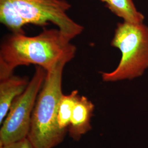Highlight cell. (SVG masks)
Returning a JSON list of instances; mask_svg holds the SVG:
<instances>
[{"mask_svg": "<svg viewBox=\"0 0 148 148\" xmlns=\"http://www.w3.org/2000/svg\"><path fill=\"white\" fill-rule=\"evenodd\" d=\"M58 29H45L35 36L13 34L0 49V80L13 75L18 66L37 65L46 71L58 62L74 58L76 46Z\"/></svg>", "mask_w": 148, "mask_h": 148, "instance_id": "6da1fadb", "label": "cell"}, {"mask_svg": "<svg viewBox=\"0 0 148 148\" xmlns=\"http://www.w3.org/2000/svg\"><path fill=\"white\" fill-rule=\"evenodd\" d=\"M69 62L64 59L47 71L32 112L28 139L36 148H53L62 143L67 131L61 130L57 122L59 106L63 95L64 69Z\"/></svg>", "mask_w": 148, "mask_h": 148, "instance_id": "7a4b0ae2", "label": "cell"}, {"mask_svg": "<svg viewBox=\"0 0 148 148\" xmlns=\"http://www.w3.org/2000/svg\"><path fill=\"white\" fill-rule=\"evenodd\" d=\"M111 45L120 50L121 59L114 71L102 73L104 81L133 79L148 68V27L143 23H118Z\"/></svg>", "mask_w": 148, "mask_h": 148, "instance_id": "3957f363", "label": "cell"}, {"mask_svg": "<svg viewBox=\"0 0 148 148\" xmlns=\"http://www.w3.org/2000/svg\"><path fill=\"white\" fill-rule=\"evenodd\" d=\"M47 71L37 66L26 90L12 103L0 130V145L27 137L37 96L42 87Z\"/></svg>", "mask_w": 148, "mask_h": 148, "instance_id": "277c9868", "label": "cell"}, {"mask_svg": "<svg viewBox=\"0 0 148 148\" xmlns=\"http://www.w3.org/2000/svg\"><path fill=\"white\" fill-rule=\"evenodd\" d=\"M11 1L27 24L43 27L52 23L71 40L84 29L67 14L71 5L66 0Z\"/></svg>", "mask_w": 148, "mask_h": 148, "instance_id": "5b68a950", "label": "cell"}, {"mask_svg": "<svg viewBox=\"0 0 148 148\" xmlns=\"http://www.w3.org/2000/svg\"><path fill=\"white\" fill-rule=\"evenodd\" d=\"M94 110V104L87 97L79 96L68 128L69 136L74 140L79 141L82 136L91 130Z\"/></svg>", "mask_w": 148, "mask_h": 148, "instance_id": "8992f818", "label": "cell"}, {"mask_svg": "<svg viewBox=\"0 0 148 148\" xmlns=\"http://www.w3.org/2000/svg\"><path fill=\"white\" fill-rule=\"evenodd\" d=\"M29 81L27 77L12 75L0 80V124L5 119L12 102L26 90Z\"/></svg>", "mask_w": 148, "mask_h": 148, "instance_id": "52a82bcc", "label": "cell"}, {"mask_svg": "<svg viewBox=\"0 0 148 148\" xmlns=\"http://www.w3.org/2000/svg\"><path fill=\"white\" fill-rule=\"evenodd\" d=\"M0 21L13 34H25L23 27L27 24L11 0H0Z\"/></svg>", "mask_w": 148, "mask_h": 148, "instance_id": "ba28073f", "label": "cell"}, {"mask_svg": "<svg viewBox=\"0 0 148 148\" xmlns=\"http://www.w3.org/2000/svg\"><path fill=\"white\" fill-rule=\"evenodd\" d=\"M108 8L125 22L132 24L143 23L144 17L137 10L132 0H109Z\"/></svg>", "mask_w": 148, "mask_h": 148, "instance_id": "9c48e42d", "label": "cell"}, {"mask_svg": "<svg viewBox=\"0 0 148 148\" xmlns=\"http://www.w3.org/2000/svg\"><path fill=\"white\" fill-rule=\"evenodd\" d=\"M79 91L74 90L69 95H63L59 106L57 122L59 127L63 130L67 131L74 107L79 96Z\"/></svg>", "mask_w": 148, "mask_h": 148, "instance_id": "30bf717a", "label": "cell"}, {"mask_svg": "<svg viewBox=\"0 0 148 148\" xmlns=\"http://www.w3.org/2000/svg\"><path fill=\"white\" fill-rule=\"evenodd\" d=\"M0 148H36L32 142L26 137L21 140L5 145H0Z\"/></svg>", "mask_w": 148, "mask_h": 148, "instance_id": "8fae6325", "label": "cell"}, {"mask_svg": "<svg viewBox=\"0 0 148 148\" xmlns=\"http://www.w3.org/2000/svg\"><path fill=\"white\" fill-rule=\"evenodd\" d=\"M101 1H102L103 2H105L106 3V4H107L108 3V2H109V0H101Z\"/></svg>", "mask_w": 148, "mask_h": 148, "instance_id": "7c38bea8", "label": "cell"}]
</instances>
